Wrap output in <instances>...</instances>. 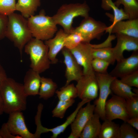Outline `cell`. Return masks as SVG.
<instances>
[{
	"mask_svg": "<svg viewBox=\"0 0 138 138\" xmlns=\"http://www.w3.org/2000/svg\"><path fill=\"white\" fill-rule=\"evenodd\" d=\"M107 27L105 23L89 16L84 18L79 25L73 28L69 33H79L84 38V42L90 43L94 39H100Z\"/></svg>",
	"mask_w": 138,
	"mask_h": 138,
	"instance_id": "52a82bcc",
	"label": "cell"
},
{
	"mask_svg": "<svg viewBox=\"0 0 138 138\" xmlns=\"http://www.w3.org/2000/svg\"><path fill=\"white\" fill-rule=\"evenodd\" d=\"M8 20V16L0 14V40L5 37Z\"/></svg>",
	"mask_w": 138,
	"mask_h": 138,
	"instance_id": "d590c367",
	"label": "cell"
},
{
	"mask_svg": "<svg viewBox=\"0 0 138 138\" xmlns=\"http://www.w3.org/2000/svg\"><path fill=\"white\" fill-rule=\"evenodd\" d=\"M75 102V99L67 101L59 100L52 111V117L60 119L63 118L67 109L71 106Z\"/></svg>",
	"mask_w": 138,
	"mask_h": 138,
	"instance_id": "f1b7e54d",
	"label": "cell"
},
{
	"mask_svg": "<svg viewBox=\"0 0 138 138\" xmlns=\"http://www.w3.org/2000/svg\"><path fill=\"white\" fill-rule=\"evenodd\" d=\"M105 113L106 119L109 120L119 119L127 122L129 119L126 108L125 99L114 94L107 100Z\"/></svg>",
	"mask_w": 138,
	"mask_h": 138,
	"instance_id": "9c48e42d",
	"label": "cell"
},
{
	"mask_svg": "<svg viewBox=\"0 0 138 138\" xmlns=\"http://www.w3.org/2000/svg\"><path fill=\"white\" fill-rule=\"evenodd\" d=\"M90 101L88 100H82L78 104L77 107L74 111L67 117L65 121L62 124L52 128H48L43 126L42 125L41 121H38L35 123L36 125V129L34 133L35 137L37 138L40 137L42 133L51 132L52 135V138H56L58 136L63 133L67 127L74 121L79 109L85 103Z\"/></svg>",
	"mask_w": 138,
	"mask_h": 138,
	"instance_id": "4fadbf2b",
	"label": "cell"
},
{
	"mask_svg": "<svg viewBox=\"0 0 138 138\" xmlns=\"http://www.w3.org/2000/svg\"><path fill=\"white\" fill-rule=\"evenodd\" d=\"M110 64L105 60L98 58L93 59L91 62L93 69L95 73H108L107 69Z\"/></svg>",
	"mask_w": 138,
	"mask_h": 138,
	"instance_id": "836d02e7",
	"label": "cell"
},
{
	"mask_svg": "<svg viewBox=\"0 0 138 138\" xmlns=\"http://www.w3.org/2000/svg\"><path fill=\"white\" fill-rule=\"evenodd\" d=\"M16 0H0V14L8 16L15 10Z\"/></svg>",
	"mask_w": 138,
	"mask_h": 138,
	"instance_id": "d6a6232c",
	"label": "cell"
},
{
	"mask_svg": "<svg viewBox=\"0 0 138 138\" xmlns=\"http://www.w3.org/2000/svg\"><path fill=\"white\" fill-rule=\"evenodd\" d=\"M4 112V105L3 101L0 93V115Z\"/></svg>",
	"mask_w": 138,
	"mask_h": 138,
	"instance_id": "ab89813d",
	"label": "cell"
},
{
	"mask_svg": "<svg viewBox=\"0 0 138 138\" xmlns=\"http://www.w3.org/2000/svg\"><path fill=\"white\" fill-rule=\"evenodd\" d=\"M93 47L92 44L90 43L82 42L70 50L78 63L83 68V75L95 73L91 65Z\"/></svg>",
	"mask_w": 138,
	"mask_h": 138,
	"instance_id": "30bf717a",
	"label": "cell"
},
{
	"mask_svg": "<svg viewBox=\"0 0 138 138\" xmlns=\"http://www.w3.org/2000/svg\"><path fill=\"white\" fill-rule=\"evenodd\" d=\"M132 91L134 93H135L136 94L138 95V88H136L134 89L133 90V91L132 90Z\"/></svg>",
	"mask_w": 138,
	"mask_h": 138,
	"instance_id": "60d3db41",
	"label": "cell"
},
{
	"mask_svg": "<svg viewBox=\"0 0 138 138\" xmlns=\"http://www.w3.org/2000/svg\"><path fill=\"white\" fill-rule=\"evenodd\" d=\"M68 34L63 29H60L57 31L54 38L45 41L44 43L48 48V56L51 64L57 63V55L64 47L65 39Z\"/></svg>",
	"mask_w": 138,
	"mask_h": 138,
	"instance_id": "e0dca14e",
	"label": "cell"
},
{
	"mask_svg": "<svg viewBox=\"0 0 138 138\" xmlns=\"http://www.w3.org/2000/svg\"><path fill=\"white\" fill-rule=\"evenodd\" d=\"M101 6L104 10L112 9L113 12L114 17L112 24L108 27L105 32L110 34L111 29L114 25L119 21L125 19H129V18L123 9H119L112 0H102Z\"/></svg>",
	"mask_w": 138,
	"mask_h": 138,
	"instance_id": "44dd1931",
	"label": "cell"
},
{
	"mask_svg": "<svg viewBox=\"0 0 138 138\" xmlns=\"http://www.w3.org/2000/svg\"><path fill=\"white\" fill-rule=\"evenodd\" d=\"M120 80L130 87L138 88V71L121 78Z\"/></svg>",
	"mask_w": 138,
	"mask_h": 138,
	"instance_id": "e575fe53",
	"label": "cell"
},
{
	"mask_svg": "<svg viewBox=\"0 0 138 138\" xmlns=\"http://www.w3.org/2000/svg\"><path fill=\"white\" fill-rule=\"evenodd\" d=\"M100 119L98 115L94 113L85 124L79 138H98L101 125Z\"/></svg>",
	"mask_w": 138,
	"mask_h": 138,
	"instance_id": "ffe728a7",
	"label": "cell"
},
{
	"mask_svg": "<svg viewBox=\"0 0 138 138\" xmlns=\"http://www.w3.org/2000/svg\"><path fill=\"white\" fill-rule=\"evenodd\" d=\"M137 1H138V0H137Z\"/></svg>",
	"mask_w": 138,
	"mask_h": 138,
	"instance_id": "7bdbcfd3",
	"label": "cell"
},
{
	"mask_svg": "<svg viewBox=\"0 0 138 138\" xmlns=\"http://www.w3.org/2000/svg\"><path fill=\"white\" fill-rule=\"evenodd\" d=\"M9 114L6 123L9 131L12 134L19 136L21 138H34V134L29 131L26 126L22 111H14Z\"/></svg>",
	"mask_w": 138,
	"mask_h": 138,
	"instance_id": "8fae6325",
	"label": "cell"
},
{
	"mask_svg": "<svg viewBox=\"0 0 138 138\" xmlns=\"http://www.w3.org/2000/svg\"><path fill=\"white\" fill-rule=\"evenodd\" d=\"M110 89L114 95L125 99L138 95L133 93L131 87L125 84L117 78L112 82Z\"/></svg>",
	"mask_w": 138,
	"mask_h": 138,
	"instance_id": "cb8c5ba5",
	"label": "cell"
},
{
	"mask_svg": "<svg viewBox=\"0 0 138 138\" xmlns=\"http://www.w3.org/2000/svg\"><path fill=\"white\" fill-rule=\"evenodd\" d=\"M24 48L25 52L30 57L31 69L40 74L49 68L51 63L48 48L42 41L32 38Z\"/></svg>",
	"mask_w": 138,
	"mask_h": 138,
	"instance_id": "277c9868",
	"label": "cell"
},
{
	"mask_svg": "<svg viewBox=\"0 0 138 138\" xmlns=\"http://www.w3.org/2000/svg\"><path fill=\"white\" fill-rule=\"evenodd\" d=\"M8 17L5 37L12 42L18 48L22 59L23 49L32 37L27 19L21 15L14 12Z\"/></svg>",
	"mask_w": 138,
	"mask_h": 138,
	"instance_id": "7a4b0ae2",
	"label": "cell"
},
{
	"mask_svg": "<svg viewBox=\"0 0 138 138\" xmlns=\"http://www.w3.org/2000/svg\"><path fill=\"white\" fill-rule=\"evenodd\" d=\"M136 130L127 122H124L120 126V138H138Z\"/></svg>",
	"mask_w": 138,
	"mask_h": 138,
	"instance_id": "1f68e13d",
	"label": "cell"
},
{
	"mask_svg": "<svg viewBox=\"0 0 138 138\" xmlns=\"http://www.w3.org/2000/svg\"><path fill=\"white\" fill-rule=\"evenodd\" d=\"M117 44L113 48L116 61L117 62L123 59L124 51L138 50V38L122 34H116Z\"/></svg>",
	"mask_w": 138,
	"mask_h": 138,
	"instance_id": "2e32d148",
	"label": "cell"
},
{
	"mask_svg": "<svg viewBox=\"0 0 138 138\" xmlns=\"http://www.w3.org/2000/svg\"><path fill=\"white\" fill-rule=\"evenodd\" d=\"M40 4V0H18L15 10L20 12L22 16L28 19L34 15Z\"/></svg>",
	"mask_w": 138,
	"mask_h": 138,
	"instance_id": "7402d4cb",
	"label": "cell"
},
{
	"mask_svg": "<svg viewBox=\"0 0 138 138\" xmlns=\"http://www.w3.org/2000/svg\"><path fill=\"white\" fill-rule=\"evenodd\" d=\"M0 136L1 138H21L19 136L12 134L9 131L6 123L3 124L0 129Z\"/></svg>",
	"mask_w": 138,
	"mask_h": 138,
	"instance_id": "8d00e7d4",
	"label": "cell"
},
{
	"mask_svg": "<svg viewBox=\"0 0 138 138\" xmlns=\"http://www.w3.org/2000/svg\"><path fill=\"white\" fill-rule=\"evenodd\" d=\"M126 122L136 130H138V116L129 118Z\"/></svg>",
	"mask_w": 138,
	"mask_h": 138,
	"instance_id": "74e56055",
	"label": "cell"
},
{
	"mask_svg": "<svg viewBox=\"0 0 138 138\" xmlns=\"http://www.w3.org/2000/svg\"><path fill=\"white\" fill-rule=\"evenodd\" d=\"M110 33L138 38V18L119 21L113 26Z\"/></svg>",
	"mask_w": 138,
	"mask_h": 138,
	"instance_id": "d6986e66",
	"label": "cell"
},
{
	"mask_svg": "<svg viewBox=\"0 0 138 138\" xmlns=\"http://www.w3.org/2000/svg\"><path fill=\"white\" fill-rule=\"evenodd\" d=\"M92 54L93 59H102L109 62L110 64H113L116 61L113 49L111 47L97 48L93 47Z\"/></svg>",
	"mask_w": 138,
	"mask_h": 138,
	"instance_id": "484cf974",
	"label": "cell"
},
{
	"mask_svg": "<svg viewBox=\"0 0 138 138\" xmlns=\"http://www.w3.org/2000/svg\"><path fill=\"white\" fill-rule=\"evenodd\" d=\"M126 100V107L129 118L138 116V95Z\"/></svg>",
	"mask_w": 138,
	"mask_h": 138,
	"instance_id": "4dcf8cb0",
	"label": "cell"
},
{
	"mask_svg": "<svg viewBox=\"0 0 138 138\" xmlns=\"http://www.w3.org/2000/svg\"><path fill=\"white\" fill-rule=\"evenodd\" d=\"M0 138H1V136H0Z\"/></svg>",
	"mask_w": 138,
	"mask_h": 138,
	"instance_id": "b9f144b4",
	"label": "cell"
},
{
	"mask_svg": "<svg viewBox=\"0 0 138 138\" xmlns=\"http://www.w3.org/2000/svg\"><path fill=\"white\" fill-rule=\"evenodd\" d=\"M66 67L65 76L66 82L65 86L73 81L77 82L83 76L82 67L78 63L70 50L64 47L62 50Z\"/></svg>",
	"mask_w": 138,
	"mask_h": 138,
	"instance_id": "5bb4252c",
	"label": "cell"
},
{
	"mask_svg": "<svg viewBox=\"0 0 138 138\" xmlns=\"http://www.w3.org/2000/svg\"><path fill=\"white\" fill-rule=\"evenodd\" d=\"M0 93L4 103V112L9 114L16 111H25L27 98L23 84L13 78L7 77L0 87Z\"/></svg>",
	"mask_w": 138,
	"mask_h": 138,
	"instance_id": "6da1fadb",
	"label": "cell"
},
{
	"mask_svg": "<svg viewBox=\"0 0 138 138\" xmlns=\"http://www.w3.org/2000/svg\"><path fill=\"white\" fill-rule=\"evenodd\" d=\"M87 103L85 107L79 109L71 124V132L68 138L79 137L85 124L94 114L95 105L91 104L90 101Z\"/></svg>",
	"mask_w": 138,
	"mask_h": 138,
	"instance_id": "7c38bea8",
	"label": "cell"
},
{
	"mask_svg": "<svg viewBox=\"0 0 138 138\" xmlns=\"http://www.w3.org/2000/svg\"><path fill=\"white\" fill-rule=\"evenodd\" d=\"M98 138H120V126L112 121L106 119L101 125Z\"/></svg>",
	"mask_w": 138,
	"mask_h": 138,
	"instance_id": "d4e9b609",
	"label": "cell"
},
{
	"mask_svg": "<svg viewBox=\"0 0 138 138\" xmlns=\"http://www.w3.org/2000/svg\"><path fill=\"white\" fill-rule=\"evenodd\" d=\"M7 77L5 71L0 64V87L3 82Z\"/></svg>",
	"mask_w": 138,
	"mask_h": 138,
	"instance_id": "f35d334b",
	"label": "cell"
},
{
	"mask_svg": "<svg viewBox=\"0 0 138 138\" xmlns=\"http://www.w3.org/2000/svg\"><path fill=\"white\" fill-rule=\"evenodd\" d=\"M27 20L32 37L42 41L53 38L57 31V25L52 17L46 15L44 10L38 15L31 16Z\"/></svg>",
	"mask_w": 138,
	"mask_h": 138,
	"instance_id": "5b68a950",
	"label": "cell"
},
{
	"mask_svg": "<svg viewBox=\"0 0 138 138\" xmlns=\"http://www.w3.org/2000/svg\"><path fill=\"white\" fill-rule=\"evenodd\" d=\"M55 93L59 100L64 101L74 99L78 96L77 89L73 83L64 86L59 90H56Z\"/></svg>",
	"mask_w": 138,
	"mask_h": 138,
	"instance_id": "83f0119b",
	"label": "cell"
},
{
	"mask_svg": "<svg viewBox=\"0 0 138 138\" xmlns=\"http://www.w3.org/2000/svg\"><path fill=\"white\" fill-rule=\"evenodd\" d=\"M82 42H84V39L81 34L76 32L71 33L68 34L65 38L64 47L71 50Z\"/></svg>",
	"mask_w": 138,
	"mask_h": 138,
	"instance_id": "f546056e",
	"label": "cell"
},
{
	"mask_svg": "<svg viewBox=\"0 0 138 138\" xmlns=\"http://www.w3.org/2000/svg\"><path fill=\"white\" fill-rule=\"evenodd\" d=\"M40 74L31 68L26 72L23 85L25 92L27 96L38 95L41 78Z\"/></svg>",
	"mask_w": 138,
	"mask_h": 138,
	"instance_id": "ac0fdd59",
	"label": "cell"
},
{
	"mask_svg": "<svg viewBox=\"0 0 138 138\" xmlns=\"http://www.w3.org/2000/svg\"><path fill=\"white\" fill-rule=\"evenodd\" d=\"M137 2V0H116L114 3L118 7L122 5L129 19H133L138 18Z\"/></svg>",
	"mask_w": 138,
	"mask_h": 138,
	"instance_id": "4316f807",
	"label": "cell"
},
{
	"mask_svg": "<svg viewBox=\"0 0 138 138\" xmlns=\"http://www.w3.org/2000/svg\"><path fill=\"white\" fill-rule=\"evenodd\" d=\"M99 88V95L95 100L94 113L98 115L103 121L106 119L105 106L109 96L111 93L110 85L112 82L116 78L108 74L95 73Z\"/></svg>",
	"mask_w": 138,
	"mask_h": 138,
	"instance_id": "8992f818",
	"label": "cell"
},
{
	"mask_svg": "<svg viewBox=\"0 0 138 138\" xmlns=\"http://www.w3.org/2000/svg\"><path fill=\"white\" fill-rule=\"evenodd\" d=\"M90 9L85 1L82 3L65 4L52 17L55 24L61 26L64 31L69 34L73 28L72 25L74 18L79 16L84 18L89 16Z\"/></svg>",
	"mask_w": 138,
	"mask_h": 138,
	"instance_id": "3957f363",
	"label": "cell"
},
{
	"mask_svg": "<svg viewBox=\"0 0 138 138\" xmlns=\"http://www.w3.org/2000/svg\"><path fill=\"white\" fill-rule=\"evenodd\" d=\"M117 62L115 67L109 73L116 78H120L138 71V50L133 51L130 56Z\"/></svg>",
	"mask_w": 138,
	"mask_h": 138,
	"instance_id": "9a60e30c",
	"label": "cell"
},
{
	"mask_svg": "<svg viewBox=\"0 0 138 138\" xmlns=\"http://www.w3.org/2000/svg\"><path fill=\"white\" fill-rule=\"evenodd\" d=\"M77 82L78 97L82 100L91 101L98 97L99 88L95 73L83 75Z\"/></svg>",
	"mask_w": 138,
	"mask_h": 138,
	"instance_id": "ba28073f",
	"label": "cell"
},
{
	"mask_svg": "<svg viewBox=\"0 0 138 138\" xmlns=\"http://www.w3.org/2000/svg\"><path fill=\"white\" fill-rule=\"evenodd\" d=\"M57 87V84L51 79L41 77L39 98L46 100L52 97L55 93Z\"/></svg>",
	"mask_w": 138,
	"mask_h": 138,
	"instance_id": "603a6c76",
	"label": "cell"
}]
</instances>
